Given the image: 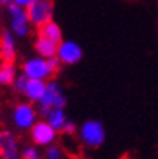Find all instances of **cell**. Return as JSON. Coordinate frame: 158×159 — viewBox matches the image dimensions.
<instances>
[{
	"mask_svg": "<svg viewBox=\"0 0 158 159\" xmlns=\"http://www.w3.org/2000/svg\"><path fill=\"white\" fill-rule=\"evenodd\" d=\"M61 63L58 61L57 57L52 58H42V57H31L24 60L21 72L27 79H37V80H50L57 76V72L60 71Z\"/></svg>",
	"mask_w": 158,
	"mask_h": 159,
	"instance_id": "1",
	"label": "cell"
},
{
	"mask_svg": "<svg viewBox=\"0 0 158 159\" xmlns=\"http://www.w3.org/2000/svg\"><path fill=\"white\" fill-rule=\"evenodd\" d=\"M36 105H37V111H39L41 116L49 113V111L53 109V108H65L66 106V95H65L63 87L60 85V82L53 80V79L47 80L44 95Z\"/></svg>",
	"mask_w": 158,
	"mask_h": 159,
	"instance_id": "2",
	"label": "cell"
},
{
	"mask_svg": "<svg viewBox=\"0 0 158 159\" xmlns=\"http://www.w3.org/2000/svg\"><path fill=\"white\" fill-rule=\"evenodd\" d=\"M78 137H79V142L86 148L95 149V148L103 145L107 132H105V127L100 120L89 119L78 129Z\"/></svg>",
	"mask_w": 158,
	"mask_h": 159,
	"instance_id": "3",
	"label": "cell"
},
{
	"mask_svg": "<svg viewBox=\"0 0 158 159\" xmlns=\"http://www.w3.org/2000/svg\"><path fill=\"white\" fill-rule=\"evenodd\" d=\"M37 117L39 111L31 101H21L12 109V122L18 130H31V127L39 120Z\"/></svg>",
	"mask_w": 158,
	"mask_h": 159,
	"instance_id": "4",
	"label": "cell"
},
{
	"mask_svg": "<svg viewBox=\"0 0 158 159\" xmlns=\"http://www.w3.org/2000/svg\"><path fill=\"white\" fill-rule=\"evenodd\" d=\"M7 13H8V20H10V31L13 32L15 37L23 39V37L29 35L32 24L29 21L26 8L18 7L16 3H10L7 7Z\"/></svg>",
	"mask_w": 158,
	"mask_h": 159,
	"instance_id": "5",
	"label": "cell"
},
{
	"mask_svg": "<svg viewBox=\"0 0 158 159\" xmlns=\"http://www.w3.org/2000/svg\"><path fill=\"white\" fill-rule=\"evenodd\" d=\"M29 21L34 27H41L45 23L53 20L55 13V3L53 0H34V2L26 8Z\"/></svg>",
	"mask_w": 158,
	"mask_h": 159,
	"instance_id": "6",
	"label": "cell"
},
{
	"mask_svg": "<svg viewBox=\"0 0 158 159\" xmlns=\"http://www.w3.org/2000/svg\"><path fill=\"white\" fill-rule=\"evenodd\" d=\"M31 140L36 146H50L55 143V140H57V135L58 132L55 130L47 120H37V122L31 127Z\"/></svg>",
	"mask_w": 158,
	"mask_h": 159,
	"instance_id": "7",
	"label": "cell"
},
{
	"mask_svg": "<svg viewBox=\"0 0 158 159\" xmlns=\"http://www.w3.org/2000/svg\"><path fill=\"white\" fill-rule=\"evenodd\" d=\"M57 58L65 66H73L82 60V48L74 40H61L57 47Z\"/></svg>",
	"mask_w": 158,
	"mask_h": 159,
	"instance_id": "8",
	"label": "cell"
},
{
	"mask_svg": "<svg viewBox=\"0 0 158 159\" xmlns=\"http://www.w3.org/2000/svg\"><path fill=\"white\" fill-rule=\"evenodd\" d=\"M0 159H21L18 138L10 130H0Z\"/></svg>",
	"mask_w": 158,
	"mask_h": 159,
	"instance_id": "9",
	"label": "cell"
},
{
	"mask_svg": "<svg viewBox=\"0 0 158 159\" xmlns=\"http://www.w3.org/2000/svg\"><path fill=\"white\" fill-rule=\"evenodd\" d=\"M0 58L7 63H13L16 58V37L10 29L0 34Z\"/></svg>",
	"mask_w": 158,
	"mask_h": 159,
	"instance_id": "10",
	"label": "cell"
},
{
	"mask_svg": "<svg viewBox=\"0 0 158 159\" xmlns=\"http://www.w3.org/2000/svg\"><path fill=\"white\" fill-rule=\"evenodd\" d=\"M37 37H42L45 40H50L53 43H60L63 40V32H61V27L60 24H57L53 20L45 23L44 26L37 27Z\"/></svg>",
	"mask_w": 158,
	"mask_h": 159,
	"instance_id": "11",
	"label": "cell"
},
{
	"mask_svg": "<svg viewBox=\"0 0 158 159\" xmlns=\"http://www.w3.org/2000/svg\"><path fill=\"white\" fill-rule=\"evenodd\" d=\"M45 85L47 82L45 80H37V79H27V84L24 87V92H23V97L26 98V101H31V103H37L44 92H45Z\"/></svg>",
	"mask_w": 158,
	"mask_h": 159,
	"instance_id": "12",
	"label": "cell"
},
{
	"mask_svg": "<svg viewBox=\"0 0 158 159\" xmlns=\"http://www.w3.org/2000/svg\"><path fill=\"white\" fill-rule=\"evenodd\" d=\"M44 119L47 120L57 132H61L63 127L66 125V122L69 120L66 113H65V108H53V109H50L49 113L44 114Z\"/></svg>",
	"mask_w": 158,
	"mask_h": 159,
	"instance_id": "13",
	"label": "cell"
},
{
	"mask_svg": "<svg viewBox=\"0 0 158 159\" xmlns=\"http://www.w3.org/2000/svg\"><path fill=\"white\" fill-rule=\"evenodd\" d=\"M57 43H53L50 40H45L42 37H37L36 42H34V48L36 53L42 58H52V57H57Z\"/></svg>",
	"mask_w": 158,
	"mask_h": 159,
	"instance_id": "14",
	"label": "cell"
},
{
	"mask_svg": "<svg viewBox=\"0 0 158 159\" xmlns=\"http://www.w3.org/2000/svg\"><path fill=\"white\" fill-rule=\"evenodd\" d=\"M16 76H18V71L13 63H7V61L0 63V85L2 87L13 85Z\"/></svg>",
	"mask_w": 158,
	"mask_h": 159,
	"instance_id": "15",
	"label": "cell"
},
{
	"mask_svg": "<svg viewBox=\"0 0 158 159\" xmlns=\"http://www.w3.org/2000/svg\"><path fill=\"white\" fill-rule=\"evenodd\" d=\"M21 159H42V154L36 145H29L21 149Z\"/></svg>",
	"mask_w": 158,
	"mask_h": 159,
	"instance_id": "16",
	"label": "cell"
},
{
	"mask_svg": "<svg viewBox=\"0 0 158 159\" xmlns=\"http://www.w3.org/2000/svg\"><path fill=\"white\" fill-rule=\"evenodd\" d=\"M44 159H63V149L58 145H50L45 148L44 153Z\"/></svg>",
	"mask_w": 158,
	"mask_h": 159,
	"instance_id": "17",
	"label": "cell"
},
{
	"mask_svg": "<svg viewBox=\"0 0 158 159\" xmlns=\"http://www.w3.org/2000/svg\"><path fill=\"white\" fill-rule=\"evenodd\" d=\"M26 84H27V77H26L24 74L21 72V74H18V76H16V79H15V82H13V85H12V87L15 89V92H16V93H20V95H23Z\"/></svg>",
	"mask_w": 158,
	"mask_h": 159,
	"instance_id": "18",
	"label": "cell"
},
{
	"mask_svg": "<svg viewBox=\"0 0 158 159\" xmlns=\"http://www.w3.org/2000/svg\"><path fill=\"white\" fill-rule=\"evenodd\" d=\"M61 132H63L65 135H74V134H78V127H76V124H74L73 120H68L66 125L63 127Z\"/></svg>",
	"mask_w": 158,
	"mask_h": 159,
	"instance_id": "19",
	"label": "cell"
},
{
	"mask_svg": "<svg viewBox=\"0 0 158 159\" xmlns=\"http://www.w3.org/2000/svg\"><path fill=\"white\" fill-rule=\"evenodd\" d=\"M32 2L34 0H13V3H16L18 7H21V8H27Z\"/></svg>",
	"mask_w": 158,
	"mask_h": 159,
	"instance_id": "20",
	"label": "cell"
},
{
	"mask_svg": "<svg viewBox=\"0 0 158 159\" xmlns=\"http://www.w3.org/2000/svg\"><path fill=\"white\" fill-rule=\"evenodd\" d=\"M10 3H13V0H0V7H8Z\"/></svg>",
	"mask_w": 158,
	"mask_h": 159,
	"instance_id": "21",
	"label": "cell"
},
{
	"mask_svg": "<svg viewBox=\"0 0 158 159\" xmlns=\"http://www.w3.org/2000/svg\"><path fill=\"white\" fill-rule=\"evenodd\" d=\"M156 2H158V0H156Z\"/></svg>",
	"mask_w": 158,
	"mask_h": 159,
	"instance_id": "22",
	"label": "cell"
}]
</instances>
